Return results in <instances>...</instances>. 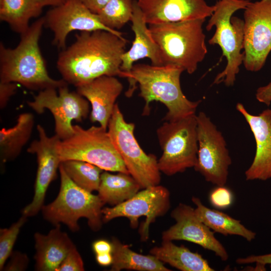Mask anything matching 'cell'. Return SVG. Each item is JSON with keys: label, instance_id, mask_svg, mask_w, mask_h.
Returning a JSON list of instances; mask_svg holds the SVG:
<instances>
[{"label": "cell", "instance_id": "6da1fadb", "mask_svg": "<svg viewBox=\"0 0 271 271\" xmlns=\"http://www.w3.org/2000/svg\"><path fill=\"white\" fill-rule=\"evenodd\" d=\"M127 43L123 36L104 30L81 32L59 54L57 69L62 79L76 87L104 75L121 77Z\"/></svg>", "mask_w": 271, "mask_h": 271}, {"label": "cell", "instance_id": "7a4b0ae2", "mask_svg": "<svg viewBox=\"0 0 271 271\" xmlns=\"http://www.w3.org/2000/svg\"><path fill=\"white\" fill-rule=\"evenodd\" d=\"M184 71L182 67L174 65L134 64L129 72L122 71L121 77L126 78L129 84L125 95L131 96L138 83L139 95L145 101L144 114L149 113V104L153 101H159L167 107L165 121H175L195 114L201 101H191L183 93L180 76Z\"/></svg>", "mask_w": 271, "mask_h": 271}, {"label": "cell", "instance_id": "3957f363", "mask_svg": "<svg viewBox=\"0 0 271 271\" xmlns=\"http://www.w3.org/2000/svg\"><path fill=\"white\" fill-rule=\"evenodd\" d=\"M44 27L41 17L21 35L20 41L14 48L0 43V82H15L39 91L48 88L58 89L68 84L63 79L51 77L39 46Z\"/></svg>", "mask_w": 271, "mask_h": 271}, {"label": "cell", "instance_id": "277c9868", "mask_svg": "<svg viewBox=\"0 0 271 271\" xmlns=\"http://www.w3.org/2000/svg\"><path fill=\"white\" fill-rule=\"evenodd\" d=\"M205 19L149 25L150 32L159 47L163 65L182 67L189 74L207 53L202 26Z\"/></svg>", "mask_w": 271, "mask_h": 271}, {"label": "cell", "instance_id": "5b68a950", "mask_svg": "<svg viewBox=\"0 0 271 271\" xmlns=\"http://www.w3.org/2000/svg\"><path fill=\"white\" fill-rule=\"evenodd\" d=\"M249 0H219L206 26L207 31L215 27L213 36L209 40L210 45H218L227 60L224 69L218 74L213 84L223 82L228 87L233 86L239 67L243 63L244 21L233 14L245 9Z\"/></svg>", "mask_w": 271, "mask_h": 271}, {"label": "cell", "instance_id": "8992f818", "mask_svg": "<svg viewBox=\"0 0 271 271\" xmlns=\"http://www.w3.org/2000/svg\"><path fill=\"white\" fill-rule=\"evenodd\" d=\"M59 170L60 190L53 202L42 207L44 218L55 226L63 223L73 232L79 229L78 220L85 218L91 229H100L103 222L102 209L104 204L98 195L75 184L61 164Z\"/></svg>", "mask_w": 271, "mask_h": 271}, {"label": "cell", "instance_id": "52a82bcc", "mask_svg": "<svg viewBox=\"0 0 271 271\" xmlns=\"http://www.w3.org/2000/svg\"><path fill=\"white\" fill-rule=\"evenodd\" d=\"M70 137L60 140L57 150L61 162L75 160L86 162L104 171L129 174L121 157L114 148L107 129L92 126L84 129L73 125Z\"/></svg>", "mask_w": 271, "mask_h": 271}, {"label": "cell", "instance_id": "ba28073f", "mask_svg": "<svg viewBox=\"0 0 271 271\" xmlns=\"http://www.w3.org/2000/svg\"><path fill=\"white\" fill-rule=\"evenodd\" d=\"M162 150L158 167L168 176L194 168L198 153L196 115L166 121L157 130Z\"/></svg>", "mask_w": 271, "mask_h": 271}, {"label": "cell", "instance_id": "9c48e42d", "mask_svg": "<svg viewBox=\"0 0 271 271\" xmlns=\"http://www.w3.org/2000/svg\"><path fill=\"white\" fill-rule=\"evenodd\" d=\"M135 125L127 122L117 104L109 120L107 131L112 144L129 174L141 189L159 185L161 171L155 155L147 154L134 135Z\"/></svg>", "mask_w": 271, "mask_h": 271}, {"label": "cell", "instance_id": "30bf717a", "mask_svg": "<svg viewBox=\"0 0 271 271\" xmlns=\"http://www.w3.org/2000/svg\"><path fill=\"white\" fill-rule=\"evenodd\" d=\"M198 153L195 170L216 186L227 181L231 159L224 137L204 112L196 115Z\"/></svg>", "mask_w": 271, "mask_h": 271}, {"label": "cell", "instance_id": "8fae6325", "mask_svg": "<svg viewBox=\"0 0 271 271\" xmlns=\"http://www.w3.org/2000/svg\"><path fill=\"white\" fill-rule=\"evenodd\" d=\"M41 90L28 104L36 112L41 114L45 109L52 113L55 121V132L61 140L73 134V120L81 121L89 112V101L77 91H70L68 85L58 89Z\"/></svg>", "mask_w": 271, "mask_h": 271}, {"label": "cell", "instance_id": "7c38bea8", "mask_svg": "<svg viewBox=\"0 0 271 271\" xmlns=\"http://www.w3.org/2000/svg\"><path fill=\"white\" fill-rule=\"evenodd\" d=\"M244 10L243 64L247 71L257 72L271 51V0L250 2Z\"/></svg>", "mask_w": 271, "mask_h": 271}, {"label": "cell", "instance_id": "4fadbf2b", "mask_svg": "<svg viewBox=\"0 0 271 271\" xmlns=\"http://www.w3.org/2000/svg\"><path fill=\"white\" fill-rule=\"evenodd\" d=\"M170 206L169 190L160 185L151 186L119 204L103 208L102 221L106 223L117 217H126L129 220L130 226L136 228L138 219L145 216L146 220L141 225L140 233L142 240L146 241L149 237L150 224L165 214Z\"/></svg>", "mask_w": 271, "mask_h": 271}, {"label": "cell", "instance_id": "5bb4252c", "mask_svg": "<svg viewBox=\"0 0 271 271\" xmlns=\"http://www.w3.org/2000/svg\"><path fill=\"white\" fill-rule=\"evenodd\" d=\"M44 27L53 33L52 44L61 50L66 48L68 35L74 31L93 32L104 30L119 36L123 34L103 25L97 14L92 13L80 0H67L49 10L44 16Z\"/></svg>", "mask_w": 271, "mask_h": 271}, {"label": "cell", "instance_id": "9a60e30c", "mask_svg": "<svg viewBox=\"0 0 271 271\" xmlns=\"http://www.w3.org/2000/svg\"><path fill=\"white\" fill-rule=\"evenodd\" d=\"M37 129L39 140L33 141L27 150L28 153L36 154L38 164L34 197L22 210V214L27 217L36 215L42 209L47 189L56 178L61 163L57 150L61 139L56 134L48 137L40 124Z\"/></svg>", "mask_w": 271, "mask_h": 271}, {"label": "cell", "instance_id": "2e32d148", "mask_svg": "<svg viewBox=\"0 0 271 271\" xmlns=\"http://www.w3.org/2000/svg\"><path fill=\"white\" fill-rule=\"evenodd\" d=\"M171 216L176 223L163 232V240L191 242L213 251L221 260H227L229 255L225 248L215 237L214 232L198 218L194 208L180 203Z\"/></svg>", "mask_w": 271, "mask_h": 271}, {"label": "cell", "instance_id": "e0dca14e", "mask_svg": "<svg viewBox=\"0 0 271 271\" xmlns=\"http://www.w3.org/2000/svg\"><path fill=\"white\" fill-rule=\"evenodd\" d=\"M236 110L241 114L249 126L254 136L256 150L253 161L245 172L248 181H266L271 179V109L253 115L241 103Z\"/></svg>", "mask_w": 271, "mask_h": 271}, {"label": "cell", "instance_id": "ac0fdd59", "mask_svg": "<svg viewBox=\"0 0 271 271\" xmlns=\"http://www.w3.org/2000/svg\"><path fill=\"white\" fill-rule=\"evenodd\" d=\"M147 24L205 19L215 9L205 0H138Z\"/></svg>", "mask_w": 271, "mask_h": 271}, {"label": "cell", "instance_id": "d6986e66", "mask_svg": "<svg viewBox=\"0 0 271 271\" xmlns=\"http://www.w3.org/2000/svg\"><path fill=\"white\" fill-rule=\"evenodd\" d=\"M123 86L115 76L104 75L76 87V91L91 104L90 119L107 129L115 101Z\"/></svg>", "mask_w": 271, "mask_h": 271}, {"label": "cell", "instance_id": "ffe728a7", "mask_svg": "<svg viewBox=\"0 0 271 271\" xmlns=\"http://www.w3.org/2000/svg\"><path fill=\"white\" fill-rule=\"evenodd\" d=\"M130 21L134 39L129 50L125 51L122 55L121 71L124 73L129 72L134 62L146 58L150 60L152 65H163L159 47L147 27V23L136 0L133 1Z\"/></svg>", "mask_w": 271, "mask_h": 271}, {"label": "cell", "instance_id": "44dd1931", "mask_svg": "<svg viewBox=\"0 0 271 271\" xmlns=\"http://www.w3.org/2000/svg\"><path fill=\"white\" fill-rule=\"evenodd\" d=\"M35 268L39 271H57L69 252L75 246L69 236L56 225L47 235L34 234Z\"/></svg>", "mask_w": 271, "mask_h": 271}, {"label": "cell", "instance_id": "7402d4cb", "mask_svg": "<svg viewBox=\"0 0 271 271\" xmlns=\"http://www.w3.org/2000/svg\"><path fill=\"white\" fill-rule=\"evenodd\" d=\"M67 0H0V20L21 34L29 27L31 19L39 17L47 6L55 7Z\"/></svg>", "mask_w": 271, "mask_h": 271}, {"label": "cell", "instance_id": "603a6c76", "mask_svg": "<svg viewBox=\"0 0 271 271\" xmlns=\"http://www.w3.org/2000/svg\"><path fill=\"white\" fill-rule=\"evenodd\" d=\"M159 260L182 271H213L207 260L197 252L183 245L177 246L172 241L163 240L159 246L150 251Z\"/></svg>", "mask_w": 271, "mask_h": 271}, {"label": "cell", "instance_id": "cb8c5ba5", "mask_svg": "<svg viewBox=\"0 0 271 271\" xmlns=\"http://www.w3.org/2000/svg\"><path fill=\"white\" fill-rule=\"evenodd\" d=\"M192 201L196 206L194 209L198 218L213 232L225 236H239L248 241L255 238L256 233L245 227L240 220L206 207L198 197H192Z\"/></svg>", "mask_w": 271, "mask_h": 271}, {"label": "cell", "instance_id": "d4e9b609", "mask_svg": "<svg viewBox=\"0 0 271 271\" xmlns=\"http://www.w3.org/2000/svg\"><path fill=\"white\" fill-rule=\"evenodd\" d=\"M35 119L29 112L20 114L16 124L10 128L0 130V157L3 163L13 161L21 153L30 140Z\"/></svg>", "mask_w": 271, "mask_h": 271}, {"label": "cell", "instance_id": "484cf974", "mask_svg": "<svg viewBox=\"0 0 271 271\" xmlns=\"http://www.w3.org/2000/svg\"><path fill=\"white\" fill-rule=\"evenodd\" d=\"M140 189L139 184L130 174L121 172L112 174L104 171L101 175L97 195L104 204L114 206L133 197Z\"/></svg>", "mask_w": 271, "mask_h": 271}, {"label": "cell", "instance_id": "4316f807", "mask_svg": "<svg viewBox=\"0 0 271 271\" xmlns=\"http://www.w3.org/2000/svg\"><path fill=\"white\" fill-rule=\"evenodd\" d=\"M113 261L111 270L133 269L140 271H170L155 256L143 255L131 250L116 238L111 240Z\"/></svg>", "mask_w": 271, "mask_h": 271}, {"label": "cell", "instance_id": "83f0119b", "mask_svg": "<svg viewBox=\"0 0 271 271\" xmlns=\"http://www.w3.org/2000/svg\"><path fill=\"white\" fill-rule=\"evenodd\" d=\"M64 171L71 180L81 188L92 192L97 191L104 170L89 163L75 160L61 162Z\"/></svg>", "mask_w": 271, "mask_h": 271}, {"label": "cell", "instance_id": "f1b7e54d", "mask_svg": "<svg viewBox=\"0 0 271 271\" xmlns=\"http://www.w3.org/2000/svg\"><path fill=\"white\" fill-rule=\"evenodd\" d=\"M133 0H109L97 14L101 23L113 30L122 28L130 21Z\"/></svg>", "mask_w": 271, "mask_h": 271}, {"label": "cell", "instance_id": "f546056e", "mask_svg": "<svg viewBox=\"0 0 271 271\" xmlns=\"http://www.w3.org/2000/svg\"><path fill=\"white\" fill-rule=\"evenodd\" d=\"M27 217L22 215L10 227L0 229V270H3L7 260L13 249L21 227L27 221Z\"/></svg>", "mask_w": 271, "mask_h": 271}, {"label": "cell", "instance_id": "4dcf8cb0", "mask_svg": "<svg viewBox=\"0 0 271 271\" xmlns=\"http://www.w3.org/2000/svg\"><path fill=\"white\" fill-rule=\"evenodd\" d=\"M209 199L213 207L219 209H224L231 205L233 196L231 190L225 185L217 186L210 192Z\"/></svg>", "mask_w": 271, "mask_h": 271}, {"label": "cell", "instance_id": "1f68e13d", "mask_svg": "<svg viewBox=\"0 0 271 271\" xmlns=\"http://www.w3.org/2000/svg\"><path fill=\"white\" fill-rule=\"evenodd\" d=\"M83 270V261L75 246L69 252L57 269V271Z\"/></svg>", "mask_w": 271, "mask_h": 271}, {"label": "cell", "instance_id": "d6a6232c", "mask_svg": "<svg viewBox=\"0 0 271 271\" xmlns=\"http://www.w3.org/2000/svg\"><path fill=\"white\" fill-rule=\"evenodd\" d=\"M11 259L3 270L9 271H22L25 270L29 263L27 255L18 251L12 252L10 255Z\"/></svg>", "mask_w": 271, "mask_h": 271}, {"label": "cell", "instance_id": "836d02e7", "mask_svg": "<svg viewBox=\"0 0 271 271\" xmlns=\"http://www.w3.org/2000/svg\"><path fill=\"white\" fill-rule=\"evenodd\" d=\"M18 83L0 82V108H5L10 98L14 95L18 88Z\"/></svg>", "mask_w": 271, "mask_h": 271}, {"label": "cell", "instance_id": "e575fe53", "mask_svg": "<svg viewBox=\"0 0 271 271\" xmlns=\"http://www.w3.org/2000/svg\"><path fill=\"white\" fill-rule=\"evenodd\" d=\"M236 262L239 264L258 263L265 265H271V253L261 255H251L245 257H240L236 260Z\"/></svg>", "mask_w": 271, "mask_h": 271}, {"label": "cell", "instance_id": "d590c367", "mask_svg": "<svg viewBox=\"0 0 271 271\" xmlns=\"http://www.w3.org/2000/svg\"><path fill=\"white\" fill-rule=\"evenodd\" d=\"M255 97L259 102L269 106L271 103V82L265 86L258 88Z\"/></svg>", "mask_w": 271, "mask_h": 271}, {"label": "cell", "instance_id": "8d00e7d4", "mask_svg": "<svg viewBox=\"0 0 271 271\" xmlns=\"http://www.w3.org/2000/svg\"><path fill=\"white\" fill-rule=\"evenodd\" d=\"M92 249L96 254L112 253L113 246L111 242L104 239H99L93 243Z\"/></svg>", "mask_w": 271, "mask_h": 271}, {"label": "cell", "instance_id": "74e56055", "mask_svg": "<svg viewBox=\"0 0 271 271\" xmlns=\"http://www.w3.org/2000/svg\"><path fill=\"white\" fill-rule=\"evenodd\" d=\"M92 13L97 14L109 0H80Z\"/></svg>", "mask_w": 271, "mask_h": 271}, {"label": "cell", "instance_id": "f35d334b", "mask_svg": "<svg viewBox=\"0 0 271 271\" xmlns=\"http://www.w3.org/2000/svg\"><path fill=\"white\" fill-rule=\"evenodd\" d=\"M97 262L102 266L111 265L113 261L112 253H105L96 254Z\"/></svg>", "mask_w": 271, "mask_h": 271}]
</instances>
